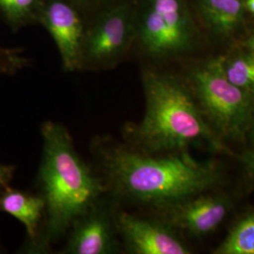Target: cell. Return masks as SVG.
I'll return each instance as SVG.
<instances>
[{
	"instance_id": "obj_21",
	"label": "cell",
	"mask_w": 254,
	"mask_h": 254,
	"mask_svg": "<svg viewBox=\"0 0 254 254\" xmlns=\"http://www.w3.org/2000/svg\"><path fill=\"white\" fill-rule=\"evenodd\" d=\"M243 4L248 17L254 18V0H243Z\"/></svg>"
},
{
	"instance_id": "obj_6",
	"label": "cell",
	"mask_w": 254,
	"mask_h": 254,
	"mask_svg": "<svg viewBox=\"0 0 254 254\" xmlns=\"http://www.w3.org/2000/svg\"><path fill=\"white\" fill-rule=\"evenodd\" d=\"M136 3L137 0L120 4L87 25L79 72L113 70L134 52Z\"/></svg>"
},
{
	"instance_id": "obj_3",
	"label": "cell",
	"mask_w": 254,
	"mask_h": 254,
	"mask_svg": "<svg viewBox=\"0 0 254 254\" xmlns=\"http://www.w3.org/2000/svg\"><path fill=\"white\" fill-rule=\"evenodd\" d=\"M41 134L43 148L37 187L46 210L40 234L33 242L23 245L24 254L48 253L67 236L83 213L107 195L100 174L78 154L66 127L46 121Z\"/></svg>"
},
{
	"instance_id": "obj_12",
	"label": "cell",
	"mask_w": 254,
	"mask_h": 254,
	"mask_svg": "<svg viewBox=\"0 0 254 254\" xmlns=\"http://www.w3.org/2000/svg\"><path fill=\"white\" fill-rule=\"evenodd\" d=\"M46 202L39 194L8 187L0 193V213H5L16 218L27 232L25 243L36 239L43 225Z\"/></svg>"
},
{
	"instance_id": "obj_7",
	"label": "cell",
	"mask_w": 254,
	"mask_h": 254,
	"mask_svg": "<svg viewBox=\"0 0 254 254\" xmlns=\"http://www.w3.org/2000/svg\"><path fill=\"white\" fill-rule=\"evenodd\" d=\"M117 203L108 195L73 222L59 254H115L124 251L116 225Z\"/></svg>"
},
{
	"instance_id": "obj_17",
	"label": "cell",
	"mask_w": 254,
	"mask_h": 254,
	"mask_svg": "<svg viewBox=\"0 0 254 254\" xmlns=\"http://www.w3.org/2000/svg\"><path fill=\"white\" fill-rule=\"evenodd\" d=\"M79 9L86 22V27L101 13L120 4L136 0H70Z\"/></svg>"
},
{
	"instance_id": "obj_2",
	"label": "cell",
	"mask_w": 254,
	"mask_h": 254,
	"mask_svg": "<svg viewBox=\"0 0 254 254\" xmlns=\"http://www.w3.org/2000/svg\"><path fill=\"white\" fill-rule=\"evenodd\" d=\"M140 78L145 112L138 123L124 126L125 143L146 154L178 153L200 144L217 153L235 155L209 125L184 76L146 64Z\"/></svg>"
},
{
	"instance_id": "obj_16",
	"label": "cell",
	"mask_w": 254,
	"mask_h": 254,
	"mask_svg": "<svg viewBox=\"0 0 254 254\" xmlns=\"http://www.w3.org/2000/svg\"><path fill=\"white\" fill-rule=\"evenodd\" d=\"M30 63L24 48L4 46L0 42V77L16 75L27 68Z\"/></svg>"
},
{
	"instance_id": "obj_22",
	"label": "cell",
	"mask_w": 254,
	"mask_h": 254,
	"mask_svg": "<svg viewBox=\"0 0 254 254\" xmlns=\"http://www.w3.org/2000/svg\"><path fill=\"white\" fill-rule=\"evenodd\" d=\"M247 138H249V140L252 142V145H254V112L252 118L251 125L248 130V134H247Z\"/></svg>"
},
{
	"instance_id": "obj_10",
	"label": "cell",
	"mask_w": 254,
	"mask_h": 254,
	"mask_svg": "<svg viewBox=\"0 0 254 254\" xmlns=\"http://www.w3.org/2000/svg\"><path fill=\"white\" fill-rule=\"evenodd\" d=\"M229 208L226 197L201 193L154 213L179 233L200 237L217 230L227 217Z\"/></svg>"
},
{
	"instance_id": "obj_13",
	"label": "cell",
	"mask_w": 254,
	"mask_h": 254,
	"mask_svg": "<svg viewBox=\"0 0 254 254\" xmlns=\"http://www.w3.org/2000/svg\"><path fill=\"white\" fill-rule=\"evenodd\" d=\"M222 70L236 87L254 97V53L241 46L220 56Z\"/></svg>"
},
{
	"instance_id": "obj_20",
	"label": "cell",
	"mask_w": 254,
	"mask_h": 254,
	"mask_svg": "<svg viewBox=\"0 0 254 254\" xmlns=\"http://www.w3.org/2000/svg\"><path fill=\"white\" fill-rule=\"evenodd\" d=\"M241 46L254 53V30L243 40Z\"/></svg>"
},
{
	"instance_id": "obj_19",
	"label": "cell",
	"mask_w": 254,
	"mask_h": 254,
	"mask_svg": "<svg viewBox=\"0 0 254 254\" xmlns=\"http://www.w3.org/2000/svg\"><path fill=\"white\" fill-rule=\"evenodd\" d=\"M240 160L244 165L246 171L254 180V145H252L244 154L240 155Z\"/></svg>"
},
{
	"instance_id": "obj_15",
	"label": "cell",
	"mask_w": 254,
	"mask_h": 254,
	"mask_svg": "<svg viewBox=\"0 0 254 254\" xmlns=\"http://www.w3.org/2000/svg\"><path fill=\"white\" fill-rule=\"evenodd\" d=\"M214 254H254V210L236 221Z\"/></svg>"
},
{
	"instance_id": "obj_14",
	"label": "cell",
	"mask_w": 254,
	"mask_h": 254,
	"mask_svg": "<svg viewBox=\"0 0 254 254\" xmlns=\"http://www.w3.org/2000/svg\"><path fill=\"white\" fill-rule=\"evenodd\" d=\"M46 0H0V15L13 32L39 24Z\"/></svg>"
},
{
	"instance_id": "obj_4",
	"label": "cell",
	"mask_w": 254,
	"mask_h": 254,
	"mask_svg": "<svg viewBox=\"0 0 254 254\" xmlns=\"http://www.w3.org/2000/svg\"><path fill=\"white\" fill-rule=\"evenodd\" d=\"M198 39L189 0H137L134 51L153 65L185 57Z\"/></svg>"
},
{
	"instance_id": "obj_9",
	"label": "cell",
	"mask_w": 254,
	"mask_h": 254,
	"mask_svg": "<svg viewBox=\"0 0 254 254\" xmlns=\"http://www.w3.org/2000/svg\"><path fill=\"white\" fill-rule=\"evenodd\" d=\"M38 25L52 38L64 72H79L86 30V22L79 9L70 0H46Z\"/></svg>"
},
{
	"instance_id": "obj_18",
	"label": "cell",
	"mask_w": 254,
	"mask_h": 254,
	"mask_svg": "<svg viewBox=\"0 0 254 254\" xmlns=\"http://www.w3.org/2000/svg\"><path fill=\"white\" fill-rule=\"evenodd\" d=\"M15 170L14 165L0 163V193L10 186Z\"/></svg>"
},
{
	"instance_id": "obj_8",
	"label": "cell",
	"mask_w": 254,
	"mask_h": 254,
	"mask_svg": "<svg viewBox=\"0 0 254 254\" xmlns=\"http://www.w3.org/2000/svg\"><path fill=\"white\" fill-rule=\"evenodd\" d=\"M116 225L124 251L132 254H189L179 232L159 217L143 218L117 205Z\"/></svg>"
},
{
	"instance_id": "obj_5",
	"label": "cell",
	"mask_w": 254,
	"mask_h": 254,
	"mask_svg": "<svg viewBox=\"0 0 254 254\" xmlns=\"http://www.w3.org/2000/svg\"><path fill=\"white\" fill-rule=\"evenodd\" d=\"M209 125L223 140L242 141L254 112V97L227 78L220 56L194 64L184 76Z\"/></svg>"
},
{
	"instance_id": "obj_1",
	"label": "cell",
	"mask_w": 254,
	"mask_h": 254,
	"mask_svg": "<svg viewBox=\"0 0 254 254\" xmlns=\"http://www.w3.org/2000/svg\"><path fill=\"white\" fill-rule=\"evenodd\" d=\"M91 152L107 195L117 204L154 211L204 193L221 178L217 163L195 160L188 151L146 154L112 136L93 137Z\"/></svg>"
},
{
	"instance_id": "obj_23",
	"label": "cell",
	"mask_w": 254,
	"mask_h": 254,
	"mask_svg": "<svg viewBox=\"0 0 254 254\" xmlns=\"http://www.w3.org/2000/svg\"><path fill=\"white\" fill-rule=\"evenodd\" d=\"M1 253H3V247H2L1 243H0V254H1Z\"/></svg>"
},
{
	"instance_id": "obj_11",
	"label": "cell",
	"mask_w": 254,
	"mask_h": 254,
	"mask_svg": "<svg viewBox=\"0 0 254 254\" xmlns=\"http://www.w3.org/2000/svg\"><path fill=\"white\" fill-rule=\"evenodd\" d=\"M194 13L214 36L233 39L245 27L248 15L243 0H193Z\"/></svg>"
}]
</instances>
